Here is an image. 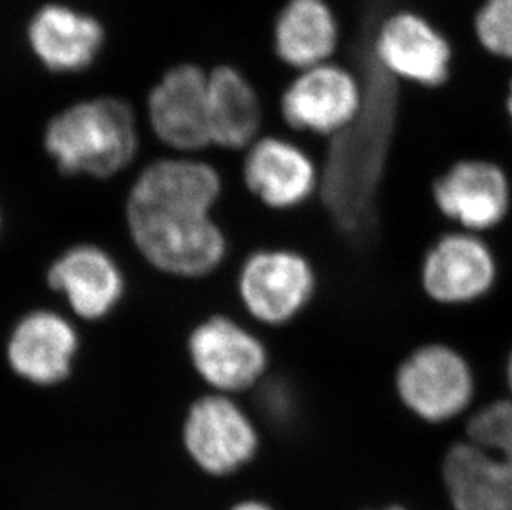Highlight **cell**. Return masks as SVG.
<instances>
[{"instance_id": "obj_1", "label": "cell", "mask_w": 512, "mask_h": 510, "mask_svg": "<svg viewBox=\"0 0 512 510\" xmlns=\"http://www.w3.org/2000/svg\"><path fill=\"white\" fill-rule=\"evenodd\" d=\"M223 194L219 169L194 154L151 161L126 194L131 244L160 274L184 280L213 275L229 255L228 234L214 217Z\"/></svg>"}, {"instance_id": "obj_2", "label": "cell", "mask_w": 512, "mask_h": 510, "mask_svg": "<svg viewBox=\"0 0 512 510\" xmlns=\"http://www.w3.org/2000/svg\"><path fill=\"white\" fill-rule=\"evenodd\" d=\"M42 146L63 176L115 178L140 151L135 110L118 97L73 103L47 121Z\"/></svg>"}, {"instance_id": "obj_3", "label": "cell", "mask_w": 512, "mask_h": 510, "mask_svg": "<svg viewBox=\"0 0 512 510\" xmlns=\"http://www.w3.org/2000/svg\"><path fill=\"white\" fill-rule=\"evenodd\" d=\"M390 75L363 85L365 97L357 120L339 133L324 174L325 199L340 224L355 227L368 216L373 188L382 168L383 148L392 121Z\"/></svg>"}, {"instance_id": "obj_4", "label": "cell", "mask_w": 512, "mask_h": 510, "mask_svg": "<svg viewBox=\"0 0 512 510\" xmlns=\"http://www.w3.org/2000/svg\"><path fill=\"white\" fill-rule=\"evenodd\" d=\"M445 481L456 510H512V401L474 414L468 441L446 456Z\"/></svg>"}, {"instance_id": "obj_5", "label": "cell", "mask_w": 512, "mask_h": 510, "mask_svg": "<svg viewBox=\"0 0 512 510\" xmlns=\"http://www.w3.org/2000/svg\"><path fill=\"white\" fill-rule=\"evenodd\" d=\"M186 357L209 388L229 396L254 388L271 363L266 343L226 313L194 323L186 337Z\"/></svg>"}, {"instance_id": "obj_6", "label": "cell", "mask_w": 512, "mask_h": 510, "mask_svg": "<svg viewBox=\"0 0 512 510\" xmlns=\"http://www.w3.org/2000/svg\"><path fill=\"white\" fill-rule=\"evenodd\" d=\"M317 277L305 255L284 247L257 249L242 260L237 299L247 315L267 327L299 317L314 299Z\"/></svg>"}, {"instance_id": "obj_7", "label": "cell", "mask_w": 512, "mask_h": 510, "mask_svg": "<svg viewBox=\"0 0 512 510\" xmlns=\"http://www.w3.org/2000/svg\"><path fill=\"white\" fill-rule=\"evenodd\" d=\"M82 352L75 318L54 308L22 313L5 340V361L20 380L40 388L62 385L72 376Z\"/></svg>"}, {"instance_id": "obj_8", "label": "cell", "mask_w": 512, "mask_h": 510, "mask_svg": "<svg viewBox=\"0 0 512 510\" xmlns=\"http://www.w3.org/2000/svg\"><path fill=\"white\" fill-rule=\"evenodd\" d=\"M45 284L75 320L105 322L121 307L128 290L125 270L112 252L95 242H77L55 255Z\"/></svg>"}, {"instance_id": "obj_9", "label": "cell", "mask_w": 512, "mask_h": 510, "mask_svg": "<svg viewBox=\"0 0 512 510\" xmlns=\"http://www.w3.org/2000/svg\"><path fill=\"white\" fill-rule=\"evenodd\" d=\"M397 390L406 408L430 423L463 413L473 400L474 378L468 361L446 345H426L398 368Z\"/></svg>"}, {"instance_id": "obj_10", "label": "cell", "mask_w": 512, "mask_h": 510, "mask_svg": "<svg viewBox=\"0 0 512 510\" xmlns=\"http://www.w3.org/2000/svg\"><path fill=\"white\" fill-rule=\"evenodd\" d=\"M184 446L201 469L226 476L251 461L259 436L244 409L223 393L201 396L184 419Z\"/></svg>"}, {"instance_id": "obj_11", "label": "cell", "mask_w": 512, "mask_h": 510, "mask_svg": "<svg viewBox=\"0 0 512 510\" xmlns=\"http://www.w3.org/2000/svg\"><path fill=\"white\" fill-rule=\"evenodd\" d=\"M363 83L332 63L302 70L285 88L281 111L294 130L314 135H339L357 120L363 106Z\"/></svg>"}, {"instance_id": "obj_12", "label": "cell", "mask_w": 512, "mask_h": 510, "mask_svg": "<svg viewBox=\"0 0 512 510\" xmlns=\"http://www.w3.org/2000/svg\"><path fill=\"white\" fill-rule=\"evenodd\" d=\"M208 77L203 68L181 63L151 88L146 116L156 140L176 154H196L211 146Z\"/></svg>"}, {"instance_id": "obj_13", "label": "cell", "mask_w": 512, "mask_h": 510, "mask_svg": "<svg viewBox=\"0 0 512 510\" xmlns=\"http://www.w3.org/2000/svg\"><path fill=\"white\" fill-rule=\"evenodd\" d=\"M319 179L314 161L292 141L259 136L244 150V186L274 211H289L307 203L319 189Z\"/></svg>"}, {"instance_id": "obj_14", "label": "cell", "mask_w": 512, "mask_h": 510, "mask_svg": "<svg viewBox=\"0 0 512 510\" xmlns=\"http://www.w3.org/2000/svg\"><path fill=\"white\" fill-rule=\"evenodd\" d=\"M373 58L390 77L423 87H438L450 73V45L413 12H398L383 22L373 42Z\"/></svg>"}, {"instance_id": "obj_15", "label": "cell", "mask_w": 512, "mask_h": 510, "mask_svg": "<svg viewBox=\"0 0 512 510\" xmlns=\"http://www.w3.org/2000/svg\"><path fill=\"white\" fill-rule=\"evenodd\" d=\"M493 252L466 232L446 234L426 254L421 279L426 294L440 304H468L488 294L496 280Z\"/></svg>"}, {"instance_id": "obj_16", "label": "cell", "mask_w": 512, "mask_h": 510, "mask_svg": "<svg viewBox=\"0 0 512 510\" xmlns=\"http://www.w3.org/2000/svg\"><path fill=\"white\" fill-rule=\"evenodd\" d=\"M436 206L469 231L498 226L509 211L511 188L503 169L468 159L448 169L433 188Z\"/></svg>"}, {"instance_id": "obj_17", "label": "cell", "mask_w": 512, "mask_h": 510, "mask_svg": "<svg viewBox=\"0 0 512 510\" xmlns=\"http://www.w3.org/2000/svg\"><path fill=\"white\" fill-rule=\"evenodd\" d=\"M27 35L35 57L55 73L87 70L103 47V27L98 20L67 5L42 7Z\"/></svg>"}, {"instance_id": "obj_18", "label": "cell", "mask_w": 512, "mask_h": 510, "mask_svg": "<svg viewBox=\"0 0 512 510\" xmlns=\"http://www.w3.org/2000/svg\"><path fill=\"white\" fill-rule=\"evenodd\" d=\"M208 120L211 146L223 150L244 151L261 136V100L237 68L223 65L209 73Z\"/></svg>"}, {"instance_id": "obj_19", "label": "cell", "mask_w": 512, "mask_h": 510, "mask_svg": "<svg viewBox=\"0 0 512 510\" xmlns=\"http://www.w3.org/2000/svg\"><path fill=\"white\" fill-rule=\"evenodd\" d=\"M276 52L289 67L327 63L339 45V25L324 0H289L277 17Z\"/></svg>"}, {"instance_id": "obj_20", "label": "cell", "mask_w": 512, "mask_h": 510, "mask_svg": "<svg viewBox=\"0 0 512 510\" xmlns=\"http://www.w3.org/2000/svg\"><path fill=\"white\" fill-rule=\"evenodd\" d=\"M476 34L488 52L512 60V0H486L476 17Z\"/></svg>"}, {"instance_id": "obj_21", "label": "cell", "mask_w": 512, "mask_h": 510, "mask_svg": "<svg viewBox=\"0 0 512 510\" xmlns=\"http://www.w3.org/2000/svg\"><path fill=\"white\" fill-rule=\"evenodd\" d=\"M232 510H271L269 507L264 506L261 502H242L239 506L234 507Z\"/></svg>"}, {"instance_id": "obj_22", "label": "cell", "mask_w": 512, "mask_h": 510, "mask_svg": "<svg viewBox=\"0 0 512 510\" xmlns=\"http://www.w3.org/2000/svg\"><path fill=\"white\" fill-rule=\"evenodd\" d=\"M508 383H509V390H511V393H512V353H511V357H509V360H508Z\"/></svg>"}, {"instance_id": "obj_23", "label": "cell", "mask_w": 512, "mask_h": 510, "mask_svg": "<svg viewBox=\"0 0 512 510\" xmlns=\"http://www.w3.org/2000/svg\"><path fill=\"white\" fill-rule=\"evenodd\" d=\"M508 113H509V116H511V121H512V82H511V87H509Z\"/></svg>"}, {"instance_id": "obj_24", "label": "cell", "mask_w": 512, "mask_h": 510, "mask_svg": "<svg viewBox=\"0 0 512 510\" xmlns=\"http://www.w3.org/2000/svg\"><path fill=\"white\" fill-rule=\"evenodd\" d=\"M0 232H2V212H0Z\"/></svg>"}, {"instance_id": "obj_25", "label": "cell", "mask_w": 512, "mask_h": 510, "mask_svg": "<svg viewBox=\"0 0 512 510\" xmlns=\"http://www.w3.org/2000/svg\"><path fill=\"white\" fill-rule=\"evenodd\" d=\"M387 510H403V509H400V507H392V509H387Z\"/></svg>"}]
</instances>
